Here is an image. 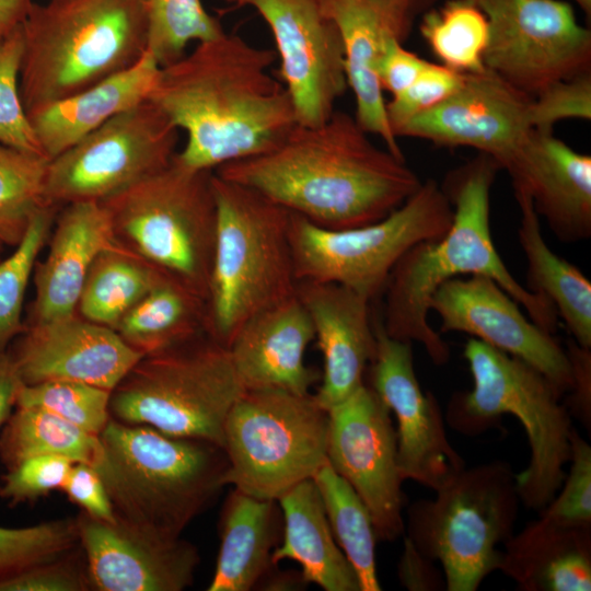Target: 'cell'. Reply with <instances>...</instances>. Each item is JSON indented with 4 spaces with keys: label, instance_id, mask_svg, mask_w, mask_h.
<instances>
[{
    "label": "cell",
    "instance_id": "obj_35",
    "mask_svg": "<svg viewBox=\"0 0 591 591\" xmlns=\"http://www.w3.org/2000/svg\"><path fill=\"white\" fill-rule=\"evenodd\" d=\"M100 447V436L40 408L15 407L0 432V461L7 470L39 455H58L92 465Z\"/></svg>",
    "mask_w": 591,
    "mask_h": 591
},
{
    "label": "cell",
    "instance_id": "obj_8",
    "mask_svg": "<svg viewBox=\"0 0 591 591\" xmlns=\"http://www.w3.org/2000/svg\"><path fill=\"white\" fill-rule=\"evenodd\" d=\"M434 493L408 506L404 535L440 565L447 591H475L498 570L499 546L514 533L515 473L503 460L465 466Z\"/></svg>",
    "mask_w": 591,
    "mask_h": 591
},
{
    "label": "cell",
    "instance_id": "obj_30",
    "mask_svg": "<svg viewBox=\"0 0 591 591\" xmlns=\"http://www.w3.org/2000/svg\"><path fill=\"white\" fill-rule=\"evenodd\" d=\"M277 501L282 534L273 563H298L306 582L324 591H361L356 571L334 537L314 480L301 482Z\"/></svg>",
    "mask_w": 591,
    "mask_h": 591
},
{
    "label": "cell",
    "instance_id": "obj_37",
    "mask_svg": "<svg viewBox=\"0 0 591 591\" xmlns=\"http://www.w3.org/2000/svg\"><path fill=\"white\" fill-rule=\"evenodd\" d=\"M48 159L0 142V244L16 246L45 205Z\"/></svg>",
    "mask_w": 591,
    "mask_h": 591
},
{
    "label": "cell",
    "instance_id": "obj_40",
    "mask_svg": "<svg viewBox=\"0 0 591 591\" xmlns=\"http://www.w3.org/2000/svg\"><path fill=\"white\" fill-rule=\"evenodd\" d=\"M111 391L77 381L22 384L15 407L40 408L100 436L111 417Z\"/></svg>",
    "mask_w": 591,
    "mask_h": 591
},
{
    "label": "cell",
    "instance_id": "obj_36",
    "mask_svg": "<svg viewBox=\"0 0 591 591\" xmlns=\"http://www.w3.org/2000/svg\"><path fill=\"white\" fill-rule=\"evenodd\" d=\"M420 33L442 65L461 73L485 69L489 25L471 0H451L426 13Z\"/></svg>",
    "mask_w": 591,
    "mask_h": 591
},
{
    "label": "cell",
    "instance_id": "obj_44",
    "mask_svg": "<svg viewBox=\"0 0 591 591\" xmlns=\"http://www.w3.org/2000/svg\"><path fill=\"white\" fill-rule=\"evenodd\" d=\"M463 81L464 73L428 62L405 90L386 102V115L393 134L410 119L438 106L456 92Z\"/></svg>",
    "mask_w": 591,
    "mask_h": 591
},
{
    "label": "cell",
    "instance_id": "obj_17",
    "mask_svg": "<svg viewBox=\"0 0 591 591\" xmlns=\"http://www.w3.org/2000/svg\"><path fill=\"white\" fill-rule=\"evenodd\" d=\"M376 352L367 384L396 419L398 468L404 480L433 491L463 470L465 460L448 439L440 405L418 382L412 343L389 336L373 313Z\"/></svg>",
    "mask_w": 591,
    "mask_h": 591
},
{
    "label": "cell",
    "instance_id": "obj_14",
    "mask_svg": "<svg viewBox=\"0 0 591 591\" xmlns=\"http://www.w3.org/2000/svg\"><path fill=\"white\" fill-rule=\"evenodd\" d=\"M489 25L485 68L531 96L590 71L591 32L560 0H471Z\"/></svg>",
    "mask_w": 591,
    "mask_h": 591
},
{
    "label": "cell",
    "instance_id": "obj_43",
    "mask_svg": "<svg viewBox=\"0 0 591 591\" xmlns=\"http://www.w3.org/2000/svg\"><path fill=\"white\" fill-rule=\"evenodd\" d=\"M568 464L558 491L538 513L560 523L591 526V447L576 428Z\"/></svg>",
    "mask_w": 591,
    "mask_h": 591
},
{
    "label": "cell",
    "instance_id": "obj_53",
    "mask_svg": "<svg viewBox=\"0 0 591 591\" xmlns=\"http://www.w3.org/2000/svg\"><path fill=\"white\" fill-rule=\"evenodd\" d=\"M33 2V0H0V40L23 22Z\"/></svg>",
    "mask_w": 591,
    "mask_h": 591
},
{
    "label": "cell",
    "instance_id": "obj_55",
    "mask_svg": "<svg viewBox=\"0 0 591 591\" xmlns=\"http://www.w3.org/2000/svg\"><path fill=\"white\" fill-rule=\"evenodd\" d=\"M398 2H402L404 4H406L407 7L412 8L413 10H415L417 12V10L419 9V7L424 3V1L426 0H396Z\"/></svg>",
    "mask_w": 591,
    "mask_h": 591
},
{
    "label": "cell",
    "instance_id": "obj_42",
    "mask_svg": "<svg viewBox=\"0 0 591 591\" xmlns=\"http://www.w3.org/2000/svg\"><path fill=\"white\" fill-rule=\"evenodd\" d=\"M22 54L23 35L20 24L0 40V142L45 157L20 93Z\"/></svg>",
    "mask_w": 591,
    "mask_h": 591
},
{
    "label": "cell",
    "instance_id": "obj_28",
    "mask_svg": "<svg viewBox=\"0 0 591 591\" xmlns=\"http://www.w3.org/2000/svg\"><path fill=\"white\" fill-rule=\"evenodd\" d=\"M159 69L147 50L129 69L27 113L44 155L48 160L57 157L114 116L147 100Z\"/></svg>",
    "mask_w": 591,
    "mask_h": 591
},
{
    "label": "cell",
    "instance_id": "obj_25",
    "mask_svg": "<svg viewBox=\"0 0 591 591\" xmlns=\"http://www.w3.org/2000/svg\"><path fill=\"white\" fill-rule=\"evenodd\" d=\"M314 338L310 315L296 292L250 317L227 348L244 390L280 389L305 395L321 380V372L305 363Z\"/></svg>",
    "mask_w": 591,
    "mask_h": 591
},
{
    "label": "cell",
    "instance_id": "obj_52",
    "mask_svg": "<svg viewBox=\"0 0 591 591\" xmlns=\"http://www.w3.org/2000/svg\"><path fill=\"white\" fill-rule=\"evenodd\" d=\"M21 381L9 351L0 354V429L7 422L15 407Z\"/></svg>",
    "mask_w": 591,
    "mask_h": 591
},
{
    "label": "cell",
    "instance_id": "obj_7",
    "mask_svg": "<svg viewBox=\"0 0 591 591\" xmlns=\"http://www.w3.org/2000/svg\"><path fill=\"white\" fill-rule=\"evenodd\" d=\"M217 231L207 296V333L228 347L256 313L297 292L292 211L213 172Z\"/></svg>",
    "mask_w": 591,
    "mask_h": 591
},
{
    "label": "cell",
    "instance_id": "obj_41",
    "mask_svg": "<svg viewBox=\"0 0 591 591\" xmlns=\"http://www.w3.org/2000/svg\"><path fill=\"white\" fill-rule=\"evenodd\" d=\"M78 545L74 518L25 528L0 526V579L59 557Z\"/></svg>",
    "mask_w": 591,
    "mask_h": 591
},
{
    "label": "cell",
    "instance_id": "obj_20",
    "mask_svg": "<svg viewBox=\"0 0 591 591\" xmlns=\"http://www.w3.org/2000/svg\"><path fill=\"white\" fill-rule=\"evenodd\" d=\"M93 591H183L194 583L198 548L116 518H76Z\"/></svg>",
    "mask_w": 591,
    "mask_h": 591
},
{
    "label": "cell",
    "instance_id": "obj_46",
    "mask_svg": "<svg viewBox=\"0 0 591 591\" xmlns=\"http://www.w3.org/2000/svg\"><path fill=\"white\" fill-rule=\"evenodd\" d=\"M73 463L58 455L26 459L7 470L1 478L0 498L12 507L60 490Z\"/></svg>",
    "mask_w": 591,
    "mask_h": 591
},
{
    "label": "cell",
    "instance_id": "obj_13",
    "mask_svg": "<svg viewBox=\"0 0 591 591\" xmlns=\"http://www.w3.org/2000/svg\"><path fill=\"white\" fill-rule=\"evenodd\" d=\"M177 142L178 129L147 99L48 161L45 201L102 202L166 167Z\"/></svg>",
    "mask_w": 591,
    "mask_h": 591
},
{
    "label": "cell",
    "instance_id": "obj_24",
    "mask_svg": "<svg viewBox=\"0 0 591 591\" xmlns=\"http://www.w3.org/2000/svg\"><path fill=\"white\" fill-rule=\"evenodd\" d=\"M513 189L528 194L538 216L563 243L591 236V157L533 129L505 163Z\"/></svg>",
    "mask_w": 591,
    "mask_h": 591
},
{
    "label": "cell",
    "instance_id": "obj_29",
    "mask_svg": "<svg viewBox=\"0 0 591 591\" xmlns=\"http://www.w3.org/2000/svg\"><path fill=\"white\" fill-rule=\"evenodd\" d=\"M282 514L277 500L233 488L223 503L220 548L208 591H250L278 565L273 553L281 540Z\"/></svg>",
    "mask_w": 591,
    "mask_h": 591
},
{
    "label": "cell",
    "instance_id": "obj_31",
    "mask_svg": "<svg viewBox=\"0 0 591 591\" xmlns=\"http://www.w3.org/2000/svg\"><path fill=\"white\" fill-rule=\"evenodd\" d=\"M514 196L521 212L518 239L528 263L525 288L547 298L571 338L591 349L590 280L548 247L530 196L520 189Z\"/></svg>",
    "mask_w": 591,
    "mask_h": 591
},
{
    "label": "cell",
    "instance_id": "obj_33",
    "mask_svg": "<svg viewBox=\"0 0 591 591\" xmlns=\"http://www.w3.org/2000/svg\"><path fill=\"white\" fill-rule=\"evenodd\" d=\"M163 276L118 242L94 260L79 298V315L114 328Z\"/></svg>",
    "mask_w": 591,
    "mask_h": 591
},
{
    "label": "cell",
    "instance_id": "obj_12",
    "mask_svg": "<svg viewBox=\"0 0 591 591\" xmlns=\"http://www.w3.org/2000/svg\"><path fill=\"white\" fill-rule=\"evenodd\" d=\"M452 219V205L433 179L385 218L362 227L327 229L292 212L297 280L338 283L374 301L401 256L418 242L441 237Z\"/></svg>",
    "mask_w": 591,
    "mask_h": 591
},
{
    "label": "cell",
    "instance_id": "obj_23",
    "mask_svg": "<svg viewBox=\"0 0 591 591\" xmlns=\"http://www.w3.org/2000/svg\"><path fill=\"white\" fill-rule=\"evenodd\" d=\"M318 1L341 36L356 120L368 134L380 137L390 152L404 158L387 119L376 65L391 39L404 42L407 37L415 12L393 0Z\"/></svg>",
    "mask_w": 591,
    "mask_h": 591
},
{
    "label": "cell",
    "instance_id": "obj_19",
    "mask_svg": "<svg viewBox=\"0 0 591 591\" xmlns=\"http://www.w3.org/2000/svg\"><path fill=\"white\" fill-rule=\"evenodd\" d=\"M532 101L533 96L485 68L464 73L456 92L404 124L395 136L473 148L502 169L534 129Z\"/></svg>",
    "mask_w": 591,
    "mask_h": 591
},
{
    "label": "cell",
    "instance_id": "obj_21",
    "mask_svg": "<svg viewBox=\"0 0 591 591\" xmlns=\"http://www.w3.org/2000/svg\"><path fill=\"white\" fill-rule=\"evenodd\" d=\"M9 354L23 384L77 381L111 392L143 356L113 328L77 313L26 324Z\"/></svg>",
    "mask_w": 591,
    "mask_h": 591
},
{
    "label": "cell",
    "instance_id": "obj_51",
    "mask_svg": "<svg viewBox=\"0 0 591 591\" xmlns=\"http://www.w3.org/2000/svg\"><path fill=\"white\" fill-rule=\"evenodd\" d=\"M399 584L408 591H444V575L437 563L420 553L404 535L402 554L397 564Z\"/></svg>",
    "mask_w": 591,
    "mask_h": 591
},
{
    "label": "cell",
    "instance_id": "obj_1",
    "mask_svg": "<svg viewBox=\"0 0 591 591\" xmlns=\"http://www.w3.org/2000/svg\"><path fill=\"white\" fill-rule=\"evenodd\" d=\"M355 117L335 111L314 126L296 124L271 150L213 172L250 187L310 222L334 230L376 222L421 185Z\"/></svg>",
    "mask_w": 591,
    "mask_h": 591
},
{
    "label": "cell",
    "instance_id": "obj_18",
    "mask_svg": "<svg viewBox=\"0 0 591 591\" xmlns=\"http://www.w3.org/2000/svg\"><path fill=\"white\" fill-rule=\"evenodd\" d=\"M429 310L441 320L440 332L466 333L543 373L563 397L572 385L571 366L554 335L543 331L493 279L472 275L443 282L432 294Z\"/></svg>",
    "mask_w": 591,
    "mask_h": 591
},
{
    "label": "cell",
    "instance_id": "obj_26",
    "mask_svg": "<svg viewBox=\"0 0 591 591\" xmlns=\"http://www.w3.org/2000/svg\"><path fill=\"white\" fill-rule=\"evenodd\" d=\"M62 207L56 216L48 254L34 268L35 300L28 324L76 314L94 260L118 243L103 202L77 201Z\"/></svg>",
    "mask_w": 591,
    "mask_h": 591
},
{
    "label": "cell",
    "instance_id": "obj_11",
    "mask_svg": "<svg viewBox=\"0 0 591 591\" xmlns=\"http://www.w3.org/2000/svg\"><path fill=\"white\" fill-rule=\"evenodd\" d=\"M328 410L313 394L244 390L223 428L225 484L278 500L327 461Z\"/></svg>",
    "mask_w": 591,
    "mask_h": 591
},
{
    "label": "cell",
    "instance_id": "obj_49",
    "mask_svg": "<svg viewBox=\"0 0 591 591\" xmlns=\"http://www.w3.org/2000/svg\"><path fill=\"white\" fill-rule=\"evenodd\" d=\"M571 366L572 385L563 402L572 419L591 430V349L578 345L571 337L566 341Z\"/></svg>",
    "mask_w": 591,
    "mask_h": 591
},
{
    "label": "cell",
    "instance_id": "obj_22",
    "mask_svg": "<svg viewBox=\"0 0 591 591\" xmlns=\"http://www.w3.org/2000/svg\"><path fill=\"white\" fill-rule=\"evenodd\" d=\"M297 296L323 356L321 383L313 396L328 410L366 382L376 352L372 301L341 285L311 280L298 281Z\"/></svg>",
    "mask_w": 591,
    "mask_h": 591
},
{
    "label": "cell",
    "instance_id": "obj_45",
    "mask_svg": "<svg viewBox=\"0 0 591 591\" xmlns=\"http://www.w3.org/2000/svg\"><path fill=\"white\" fill-rule=\"evenodd\" d=\"M80 545L54 559L0 579V591H91Z\"/></svg>",
    "mask_w": 591,
    "mask_h": 591
},
{
    "label": "cell",
    "instance_id": "obj_32",
    "mask_svg": "<svg viewBox=\"0 0 591 591\" xmlns=\"http://www.w3.org/2000/svg\"><path fill=\"white\" fill-rule=\"evenodd\" d=\"M113 329L144 356L207 333V303L164 275Z\"/></svg>",
    "mask_w": 591,
    "mask_h": 591
},
{
    "label": "cell",
    "instance_id": "obj_15",
    "mask_svg": "<svg viewBox=\"0 0 591 591\" xmlns=\"http://www.w3.org/2000/svg\"><path fill=\"white\" fill-rule=\"evenodd\" d=\"M327 462L367 506L378 541L405 533V494L391 410L366 382L328 409Z\"/></svg>",
    "mask_w": 591,
    "mask_h": 591
},
{
    "label": "cell",
    "instance_id": "obj_16",
    "mask_svg": "<svg viewBox=\"0 0 591 591\" xmlns=\"http://www.w3.org/2000/svg\"><path fill=\"white\" fill-rule=\"evenodd\" d=\"M268 25L280 60V78L297 124L314 126L336 109L348 89L340 33L318 0H235Z\"/></svg>",
    "mask_w": 591,
    "mask_h": 591
},
{
    "label": "cell",
    "instance_id": "obj_47",
    "mask_svg": "<svg viewBox=\"0 0 591 591\" xmlns=\"http://www.w3.org/2000/svg\"><path fill=\"white\" fill-rule=\"evenodd\" d=\"M591 118V72L558 81L532 101V124L534 129L552 130L565 119Z\"/></svg>",
    "mask_w": 591,
    "mask_h": 591
},
{
    "label": "cell",
    "instance_id": "obj_5",
    "mask_svg": "<svg viewBox=\"0 0 591 591\" xmlns=\"http://www.w3.org/2000/svg\"><path fill=\"white\" fill-rule=\"evenodd\" d=\"M21 30L26 113L129 69L147 51L144 0L33 2Z\"/></svg>",
    "mask_w": 591,
    "mask_h": 591
},
{
    "label": "cell",
    "instance_id": "obj_56",
    "mask_svg": "<svg viewBox=\"0 0 591 591\" xmlns=\"http://www.w3.org/2000/svg\"><path fill=\"white\" fill-rule=\"evenodd\" d=\"M580 8L581 10L590 15L591 13V0H573Z\"/></svg>",
    "mask_w": 591,
    "mask_h": 591
},
{
    "label": "cell",
    "instance_id": "obj_34",
    "mask_svg": "<svg viewBox=\"0 0 591 591\" xmlns=\"http://www.w3.org/2000/svg\"><path fill=\"white\" fill-rule=\"evenodd\" d=\"M312 479L334 537L356 571L360 590L381 591L375 551L378 537L367 506L327 461Z\"/></svg>",
    "mask_w": 591,
    "mask_h": 591
},
{
    "label": "cell",
    "instance_id": "obj_10",
    "mask_svg": "<svg viewBox=\"0 0 591 591\" xmlns=\"http://www.w3.org/2000/svg\"><path fill=\"white\" fill-rule=\"evenodd\" d=\"M213 171L176 158L102 201L119 243L207 302L217 231Z\"/></svg>",
    "mask_w": 591,
    "mask_h": 591
},
{
    "label": "cell",
    "instance_id": "obj_3",
    "mask_svg": "<svg viewBox=\"0 0 591 591\" xmlns=\"http://www.w3.org/2000/svg\"><path fill=\"white\" fill-rule=\"evenodd\" d=\"M499 169L494 159L479 153L448 174L441 187L453 208L450 228L441 237L408 248L382 293L385 301L380 316L385 333L420 344L436 366L449 361L450 348L428 322L429 301L443 282L463 275L495 280L543 331L554 335L559 325L553 303L518 282L494 245L490 190Z\"/></svg>",
    "mask_w": 591,
    "mask_h": 591
},
{
    "label": "cell",
    "instance_id": "obj_38",
    "mask_svg": "<svg viewBox=\"0 0 591 591\" xmlns=\"http://www.w3.org/2000/svg\"><path fill=\"white\" fill-rule=\"evenodd\" d=\"M144 4L147 50L160 67L183 57L190 43L207 42L225 32L201 0H144Z\"/></svg>",
    "mask_w": 591,
    "mask_h": 591
},
{
    "label": "cell",
    "instance_id": "obj_9",
    "mask_svg": "<svg viewBox=\"0 0 591 591\" xmlns=\"http://www.w3.org/2000/svg\"><path fill=\"white\" fill-rule=\"evenodd\" d=\"M243 392L228 348L202 333L142 356L112 391L109 413L222 448L225 419Z\"/></svg>",
    "mask_w": 591,
    "mask_h": 591
},
{
    "label": "cell",
    "instance_id": "obj_6",
    "mask_svg": "<svg viewBox=\"0 0 591 591\" xmlns=\"http://www.w3.org/2000/svg\"><path fill=\"white\" fill-rule=\"evenodd\" d=\"M473 380L470 391L449 401L445 421L467 437L499 426L502 415L519 419L530 447L528 466L515 473L521 505L541 512L558 491L571 454L572 418L556 386L525 361L476 338L464 346Z\"/></svg>",
    "mask_w": 591,
    "mask_h": 591
},
{
    "label": "cell",
    "instance_id": "obj_4",
    "mask_svg": "<svg viewBox=\"0 0 591 591\" xmlns=\"http://www.w3.org/2000/svg\"><path fill=\"white\" fill-rule=\"evenodd\" d=\"M100 443L92 466L116 518L136 526L182 536L227 486V454L213 442L111 418Z\"/></svg>",
    "mask_w": 591,
    "mask_h": 591
},
{
    "label": "cell",
    "instance_id": "obj_39",
    "mask_svg": "<svg viewBox=\"0 0 591 591\" xmlns=\"http://www.w3.org/2000/svg\"><path fill=\"white\" fill-rule=\"evenodd\" d=\"M58 208L45 205L38 209L13 253L0 262V354L24 331L21 316L26 288Z\"/></svg>",
    "mask_w": 591,
    "mask_h": 591
},
{
    "label": "cell",
    "instance_id": "obj_2",
    "mask_svg": "<svg viewBox=\"0 0 591 591\" xmlns=\"http://www.w3.org/2000/svg\"><path fill=\"white\" fill-rule=\"evenodd\" d=\"M275 50L224 32L160 67L148 100L186 134L176 158L195 170L265 153L297 124L290 96L270 73Z\"/></svg>",
    "mask_w": 591,
    "mask_h": 591
},
{
    "label": "cell",
    "instance_id": "obj_50",
    "mask_svg": "<svg viewBox=\"0 0 591 591\" xmlns=\"http://www.w3.org/2000/svg\"><path fill=\"white\" fill-rule=\"evenodd\" d=\"M428 61L403 46V42L391 39L376 65L380 85L391 96L405 90L425 69Z\"/></svg>",
    "mask_w": 591,
    "mask_h": 591
},
{
    "label": "cell",
    "instance_id": "obj_48",
    "mask_svg": "<svg viewBox=\"0 0 591 591\" xmlns=\"http://www.w3.org/2000/svg\"><path fill=\"white\" fill-rule=\"evenodd\" d=\"M60 490L92 518L107 522L116 520L104 482L91 464L74 462Z\"/></svg>",
    "mask_w": 591,
    "mask_h": 591
},
{
    "label": "cell",
    "instance_id": "obj_57",
    "mask_svg": "<svg viewBox=\"0 0 591 591\" xmlns=\"http://www.w3.org/2000/svg\"><path fill=\"white\" fill-rule=\"evenodd\" d=\"M229 3H234L235 0H225Z\"/></svg>",
    "mask_w": 591,
    "mask_h": 591
},
{
    "label": "cell",
    "instance_id": "obj_27",
    "mask_svg": "<svg viewBox=\"0 0 591 591\" xmlns=\"http://www.w3.org/2000/svg\"><path fill=\"white\" fill-rule=\"evenodd\" d=\"M498 570L521 591H589L591 526L538 513L505 543Z\"/></svg>",
    "mask_w": 591,
    "mask_h": 591
},
{
    "label": "cell",
    "instance_id": "obj_54",
    "mask_svg": "<svg viewBox=\"0 0 591 591\" xmlns=\"http://www.w3.org/2000/svg\"><path fill=\"white\" fill-rule=\"evenodd\" d=\"M301 571H282L277 566L262 580L258 589L269 591L301 590L308 587Z\"/></svg>",
    "mask_w": 591,
    "mask_h": 591
}]
</instances>
